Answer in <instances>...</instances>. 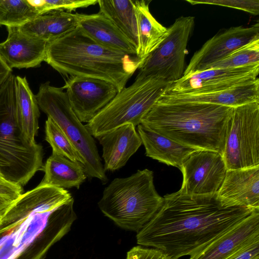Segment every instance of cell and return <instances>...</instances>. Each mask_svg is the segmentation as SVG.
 Listing matches in <instances>:
<instances>
[{
  "label": "cell",
  "instance_id": "1",
  "mask_svg": "<svg viewBox=\"0 0 259 259\" xmlns=\"http://www.w3.org/2000/svg\"><path fill=\"white\" fill-rule=\"evenodd\" d=\"M163 199L136 239L139 245L157 249L170 259L198 254L259 210L222 198L217 193L191 195L181 189Z\"/></svg>",
  "mask_w": 259,
  "mask_h": 259
},
{
  "label": "cell",
  "instance_id": "2",
  "mask_svg": "<svg viewBox=\"0 0 259 259\" xmlns=\"http://www.w3.org/2000/svg\"><path fill=\"white\" fill-rule=\"evenodd\" d=\"M233 110L208 103L158 101L141 124L181 144L223 155Z\"/></svg>",
  "mask_w": 259,
  "mask_h": 259
},
{
  "label": "cell",
  "instance_id": "3",
  "mask_svg": "<svg viewBox=\"0 0 259 259\" xmlns=\"http://www.w3.org/2000/svg\"><path fill=\"white\" fill-rule=\"evenodd\" d=\"M143 60L97 42L78 26L48 42L45 59L62 75L104 80L114 84L119 92Z\"/></svg>",
  "mask_w": 259,
  "mask_h": 259
},
{
  "label": "cell",
  "instance_id": "4",
  "mask_svg": "<svg viewBox=\"0 0 259 259\" xmlns=\"http://www.w3.org/2000/svg\"><path fill=\"white\" fill-rule=\"evenodd\" d=\"M43 149L29 140L17 112L16 76L11 73L0 87V171L6 180L21 186L42 170Z\"/></svg>",
  "mask_w": 259,
  "mask_h": 259
},
{
  "label": "cell",
  "instance_id": "5",
  "mask_svg": "<svg viewBox=\"0 0 259 259\" xmlns=\"http://www.w3.org/2000/svg\"><path fill=\"white\" fill-rule=\"evenodd\" d=\"M152 171L138 170L131 176L114 179L103 191L98 206L119 227L138 233L163 203L157 192Z\"/></svg>",
  "mask_w": 259,
  "mask_h": 259
},
{
  "label": "cell",
  "instance_id": "6",
  "mask_svg": "<svg viewBox=\"0 0 259 259\" xmlns=\"http://www.w3.org/2000/svg\"><path fill=\"white\" fill-rule=\"evenodd\" d=\"M170 84L139 72L134 82L120 91L85 126L96 138L122 125H138Z\"/></svg>",
  "mask_w": 259,
  "mask_h": 259
},
{
  "label": "cell",
  "instance_id": "7",
  "mask_svg": "<svg viewBox=\"0 0 259 259\" xmlns=\"http://www.w3.org/2000/svg\"><path fill=\"white\" fill-rule=\"evenodd\" d=\"M35 97L39 109L61 128L83 158L86 176L106 182L107 178L96 142L73 111L66 92L47 81L40 84Z\"/></svg>",
  "mask_w": 259,
  "mask_h": 259
},
{
  "label": "cell",
  "instance_id": "8",
  "mask_svg": "<svg viewBox=\"0 0 259 259\" xmlns=\"http://www.w3.org/2000/svg\"><path fill=\"white\" fill-rule=\"evenodd\" d=\"M195 18L181 16L167 28L162 41L143 60L139 73L173 83L183 75L188 40Z\"/></svg>",
  "mask_w": 259,
  "mask_h": 259
},
{
  "label": "cell",
  "instance_id": "9",
  "mask_svg": "<svg viewBox=\"0 0 259 259\" xmlns=\"http://www.w3.org/2000/svg\"><path fill=\"white\" fill-rule=\"evenodd\" d=\"M222 156L228 170L259 166V102L233 107Z\"/></svg>",
  "mask_w": 259,
  "mask_h": 259
},
{
  "label": "cell",
  "instance_id": "10",
  "mask_svg": "<svg viewBox=\"0 0 259 259\" xmlns=\"http://www.w3.org/2000/svg\"><path fill=\"white\" fill-rule=\"evenodd\" d=\"M180 170L183 176L181 189L191 195L218 193L228 170L221 154L204 149L192 152L183 162Z\"/></svg>",
  "mask_w": 259,
  "mask_h": 259
},
{
  "label": "cell",
  "instance_id": "11",
  "mask_svg": "<svg viewBox=\"0 0 259 259\" xmlns=\"http://www.w3.org/2000/svg\"><path fill=\"white\" fill-rule=\"evenodd\" d=\"M72 198L65 189L39 184L11 203L0 219V237L12 233L32 214L53 210Z\"/></svg>",
  "mask_w": 259,
  "mask_h": 259
},
{
  "label": "cell",
  "instance_id": "12",
  "mask_svg": "<svg viewBox=\"0 0 259 259\" xmlns=\"http://www.w3.org/2000/svg\"><path fill=\"white\" fill-rule=\"evenodd\" d=\"M259 63L230 68L209 69L182 76L172 83L165 93L189 94L207 93L232 87L254 79Z\"/></svg>",
  "mask_w": 259,
  "mask_h": 259
},
{
  "label": "cell",
  "instance_id": "13",
  "mask_svg": "<svg viewBox=\"0 0 259 259\" xmlns=\"http://www.w3.org/2000/svg\"><path fill=\"white\" fill-rule=\"evenodd\" d=\"M70 105L81 122H89L119 92L112 83L102 79L70 76L62 87Z\"/></svg>",
  "mask_w": 259,
  "mask_h": 259
},
{
  "label": "cell",
  "instance_id": "14",
  "mask_svg": "<svg viewBox=\"0 0 259 259\" xmlns=\"http://www.w3.org/2000/svg\"><path fill=\"white\" fill-rule=\"evenodd\" d=\"M259 38L258 22L249 27H232L206 41L196 51L184 70L183 76L204 70L237 49Z\"/></svg>",
  "mask_w": 259,
  "mask_h": 259
},
{
  "label": "cell",
  "instance_id": "15",
  "mask_svg": "<svg viewBox=\"0 0 259 259\" xmlns=\"http://www.w3.org/2000/svg\"><path fill=\"white\" fill-rule=\"evenodd\" d=\"M8 37L0 43V55L12 69L36 67L45 61L48 42L8 27Z\"/></svg>",
  "mask_w": 259,
  "mask_h": 259
},
{
  "label": "cell",
  "instance_id": "16",
  "mask_svg": "<svg viewBox=\"0 0 259 259\" xmlns=\"http://www.w3.org/2000/svg\"><path fill=\"white\" fill-rule=\"evenodd\" d=\"M72 198L57 208L45 227L13 259H44L50 248L70 230L77 218Z\"/></svg>",
  "mask_w": 259,
  "mask_h": 259
},
{
  "label": "cell",
  "instance_id": "17",
  "mask_svg": "<svg viewBox=\"0 0 259 259\" xmlns=\"http://www.w3.org/2000/svg\"><path fill=\"white\" fill-rule=\"evenodd\" d=\"M259 241V210L198 254L189 259H229L245 246Z\"/></svg>",
  "mask_w": 259,
  "mask_h": 259
},
{
  "label": "cell",
  "instance_id": "18",
  "mask_svg": "<svg viewBox=\"0 0 259 259\" xmlns=\"http://www.w3.org/2000/svg\"><path fill=\"white\" fill-rule=\"evenodd\" d=\"M158 101L208 103L235 107L259 102V79L257 77L225 90L207 93L179 94L164 93Z\"/></svg>",
  "mask_w": 259,
  "mask_h": 259
},
{
  "label": "cell",
  "instance_id": "19",
  "mask_svg": "<svg viewBox=\"0 0 259 259\" xmlns=\"http://www.w3.org/2000/svg\"><path fill=\"white\" fill-rule=\"evenodd\" d=\"M95 138L102 147L105 171H114L124 166L142 144L136 126L131 124L122 125Z\"/></svg>",
  "mask_w": 259,
  "mask_h": 259
},
{
  "label": "cell",
  "instance_id": "20",
  "mask_svg": "<svg viewBox=\"0 0 259 259\" xmlns=\"http://www.w3.org/2000/svg\"><path fill=\"white\" fill-rule=\"evenodd\" d=\"M78 26L97 42L111 49L137 56L136 47L106 16L76 13Z\"/></svg>",
  "mask_w": 259,
  "mask_h": 259
},
{
  "label": "cell",
  "instance_id": "21",
  "mask_svg": "<svg viewBox=\"0 0 259 259\" xmlns=\"http://www.w3.org/2000/svg\"><path fill=\"white\" fill-rule=\"evenodd\" d=\"M217 193L222 198L259 209V166L228 170Z\"/></svg>",
  "mask_w": 259,
  "mask_h": 259
},
{
  "label": "cell",
  "instance_id": "22",
  "mask_svg": "<svg viewBox=\"0 0 259 259\" xmlns=\"http://www.w3.org/2000/svg\"><path fill=\"white\" fill-rule=\"evenodd\" d=\"M138 134L146 155L180 169L186 158L196 149L181 144L140 124Z\"/></svg>",
  "mask_w": 259,
  "mask_h": 259
},
{
  "label": "cell",
  "instance_id": "23",
  "mask_svg": "<svg viewBox=\"0 0 259 259\" xmlns=\"http://www.w3.org/2000/svg\"><path fill=\"white\" fill-rule=\"evenodd\" d=\"M78 27L76 14L64 11H51L38 15L18 27L28 35L49 42Z\"/></svg>",
  "mask_w": 259,
  "mask_h": 259
},
{
  "label": "cell",
  "instance_id": "24",
  "mask_svg": "<svg viewBox=\"0 0 259 259\" xmlns=\"http://www.w3.org/2000/svg\"><path fill=\"white\" fill-rule=\"evenodd\" d=\"M42 170L45 175L40 185L65 189H79L87 178L81 163L54 153L47 159Z\"/></svg>",
  "mask_w": 259,
  "mask_h": 259
},
{
  "label": "cell",
  "instance_id": "25",
  "mask_svg": "<svg viewBox=\"0 0 259 259\" xmlns=\"http://www.w3.org/2000/svg\"><path fill=\"white\" fill-rule=\"evenodd\" d=\"M137 20L139 45L137 56L144 59L164 38L167 30L150 12L146 1H134Z\"/></svg>",
  "mask_w": 259,
  "mask_h": 259
},
{
  "label": "cell",
  "instance_id": "26",
  "mask_svg": "<svg viewBox=\"0 0 259 259\" xmlns=\"http://www.w3.org/2000/svg\"><path fill=\"white\" fill-rule=\"evenodd\" d=\"M99 12L108 18L138 50L137 20L134 1L99 0Z\"/></svg>",
  "mask_w": 259,
  "mask_h": 259
},
{
  "label": "cell",
  "instance_id": "27",
  "mask_svg": "<svg viewBox=\"0 0 259 259\" xmlns=\"http://www.w3.org/2000/svg\"><path fill=\"white\" fill-rule=\"evenodd\" d=\"M17 107L22 131L29 140L35 141L39 128V108L35 95L25 77L16 76Z\"/></svg>",
  "mask_w": 259,
  "mask_h": 259
},
{
  "label": "cell",
  "instance_id": "28",
  "mask_svg": "<svg viewBox=\"0 0 259 259\" xmlns=\"http://www.w3.org/2000/svg\"><path fill=\"white\" fill-rule=\"evenodd\" d=\"M38 15L28 0H0V25L19 27Z\"/></svg>",
  "mask_w": 259,
  "mask_h": 259
},
{
  "label": "cell",
  "instance_id": "29",
  "mask_svg": "<svg viewBox=\"0 0 259 259\" xmlns=\"http://www.w3.org/2000/svg\"><path fill=\"white\" fill-rule=\"evenodd\" d=\"M45 139L52 148V153L79 162L82 166L84 160L66 134L57 123L48 116L45 123Z\"/></svg>",
  "mask_w": 259,
  "mask_h": 259
},
{
  "label": "cell",
  "instance_id": "30",
  "mask_svg": "<svg viewBox=\"0 0 259 259\" xmlns=\"http://www.w3.org/2000/svg\"><path fill=\"white\" fill-rule=\"evenodd\" d=\"M254 63H259V38L237 49L225 58L210 65L205 70L236 68Z\"/></svg>",
  "mask_w": 259,
  "mask_h": 259
},
{
  "label": "cell",
  "instance_id": "31",
  "mask_svg": "<svg viewBox=\"0 0 259 259\" xmlns=\"http://www.w3.org/2000/svg\"><path fill=\"white\" fill-rule=\"evenodd\" d=\"M38 15L51 11L71 13L77 9L87 8L98 3V0H28Z\"/></svg>",
  "mask_w": 259,
  "mask_h": 259
},
{
  "label": "cell",
  "instance_id": "32",
  "mask_svg": "<svg viewBox=\"0 0 259 259\" xmlns=\"http://www.w3.org/2000/svg\"><path fill=\"white\" fill-rule=\"evenodd\" d=\"M192 5L206 4L240 10L254 15L259 14L258 0H186Z\"/></svg>",
  "mask_w": 259,
  "mask_h": 259
},
{
  "label": "cell",
  "instance_id": "33",
  "mask_svg": "<svg viewBox=\"0 0 259 259\" xmlns=\"http://www.w3.org/2000/svg\"><path fill=\"white\" fill-rule=\"evenodd\" d=\"M126 259H170L162 251L156 249L137 246L131 249L126 254Z\"/></svg>",
  "mask_w": 259,
  "mask_h": 259
},
{
  "label": "cell",
  "instance_id": "34",
  "mask_svg": "<svg viewBox=\"0 0 259 259\" xmlns=\"http://www.w3.org/2000/svg\"><path fill=\"white\" fill-rule=\"evenodd\" d=\"M22 186L11 183L0 177V195L13 201L22 194Z\"/></svg>",
  "mask_w": 259,
  "mask_h": 259
},
{
  "label": "cell",
  "instance_id": "35",
  "mask_svg": "<svg viewBox=\"0 0 259 259\" xmlns=\"http://www.w3.org/2000/svg\"><path fill=\"white\" fill-rule=\"evenodd\" d=\"M229 259H259V241L245 246Z\"/></svg>",
  "mask_w": 259,
  "mask_h": 259
},
{
  "label": "cell",
  "instance_id": "36",
  "mask_svg": "<svg viewBox=\"0 0 259 259\" xmlns=\"http://www.w3.org/2000/svg\"><path fill=\"white\" fill-rule=\"evenodd\" d=\"M11 73H12V69L8 66L0 55V87Z\"/></svg>",
  "mask_w": 259,
  "mask_h": 259
},
{
  "label": "cell",
  "instance_id": "37",
  "mask_svg": "<svg viewBox=\"0 0 259 259\" xmlns=\"http://www.w3.org/2000/svg\"><path fill=\"white\" fill-rule=\"evenodd\" d=\"M13 200L0 195V219L9 207Z\"/></svg>",
  "mask_w": 259,
  "mask_h": 259
},
{
  "label": "cell",
  "instance_id": "38",
  "mask_svg": "<svg viewBox=\"0 0 259 259\" xmlns=\"http://www.w3.org/2000/svg\"><path fill=\"white\" fill-rule=\"evenodd\" d=\"M0 177H3V176H2V175L1 173V171H0Z\"/></svg>",
  "mask_w": 259,
  "mask_h": 259
}]
</instances>
